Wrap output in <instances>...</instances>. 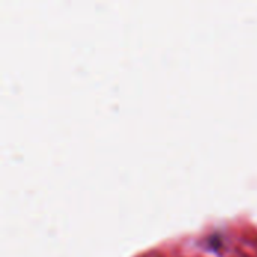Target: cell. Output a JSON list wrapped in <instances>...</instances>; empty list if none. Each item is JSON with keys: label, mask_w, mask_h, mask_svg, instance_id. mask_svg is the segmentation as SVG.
I'll list each match as a JSON object with an SVG mask.
<instances>
[]
</instances>
